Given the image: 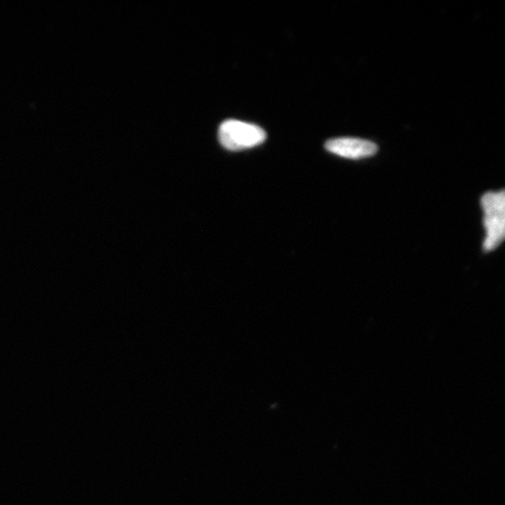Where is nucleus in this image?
Returning a JSON list of instances; mask_svg holds the SVG:
<instances>
[{
	"label": "nucleus",
	"instance_id": "1",
	"mask_svg": "<svg viewBox=\"0 0 505 505\" xmlns=\"http://www.w3.org/2000/svg\"><path fill=\"white\" fill-rule=\"evenodd\" d=\"M483 210V251L491 253L503 243L505 238V194L488 192L481 197Z\"/></svg>",
	"mask_w": 505,
	"mask_h": 505
},
{
	"label": "nucleus",
	"instance_id": "2",
	"mask_svg": "<svg viewBox=\"0 0 505 505\" xmlns=\"http://www.w3.org/2000/svg\"><path fill=\"white\" fill-rule=\"evenodd\" d=\"M219 142L228 150L239 151L259 145L266 140L261 127L239 120H227L219 128Z\"/></svg>",
	"mask_w": 505,
	"mask_h": 505
},
{
	"label": "nucleus",
	"instance_id": "3",
	"mask_svg": "<svg viewBox=\"0 0 505 505\" xmlns=\"http://www.w3.org/2000/svg\"><path fill=\"white\" fill-rule=\"evenodd\" d=\"M328 152L342 158L359 160L376 155L379 147L372 142L358 138H337L325 144Z\"/></svg>",
	"mask_w": 505,
	"mask_h": 505
}]
</instances>
